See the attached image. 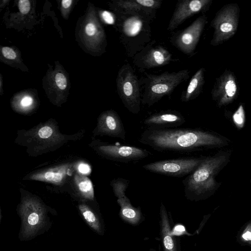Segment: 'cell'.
<instances>
[{"label": "cell", "mask_w": 251, "mask_h": 251, "mask_svg": "<svg viewBox=\"0 0 251 251\" xmlns=\"http://www.w3.org/2000/svg\"><path fill=\"white\" fill-rule=\"evenodd\" d=\"M138 140L162 152L188 153L225 143L223 139L209 132L188 128L146 129Z\"/></svg>", "instance_id": "6da1fadb"}, {"label": "cell", "mask_w": 251, "mask_h": 251, "mask_svg": "<svg viewBox=\"0 0 251 251\" xmlns=\"http://www.w3.org/2000/svg\"><path fill=\"white\" fill-rule=\"evenodd\" d=\"M120 41L126 54L133 58L151 40V20L141 15L115 11Z\"/></svg>", "instance_id": "7a4b0ae2"}, {"label": "cell", "mask_w": 251, "mask_h": 251, "mask_svg": "<svg viewBox=\"0 0 251 251\" xmlns=\"http://www.w3.org/2000/svg\"><path fill=\"white\" fill-rule=\"evenodd\" d=\"M226 159L227 156L224 154L204 158L199 167L182 181L186 197L198 199L214 189L216 175Z\"/></svg>", "instance_id": "3957f363"}, {"label": "cell", "mask_w": 251, "mask_h": 251, "mask_svg": "<svg viewBox=\"0 0 251 251\" xmlns=\"http://www.w3.org/2000/svg\"><path fill=\"white\" fill-rule=\"evenodd\" d=\"M189 73L188 69L159 75L144 72V76L139 79L142 104L150 107L164 97H170L180 83L189 77Z\"/></svg>", "instance_id": "277c9868"}, {"label": "cell", "mask_w": 251, "mask_h": 251, "mask_svg": "<svg viewBox=\"0 0 251 251\" xmlns=\"http://www.w3.org/2000/svg\"><path fill=\"white\" fill-rule=\"evenodd\" d=\"M117 91L126 109L133 114L141 110V91L139 79L133 67L129 64L123 65L117 77Z\"/></svg>", "instance_id": "5b68a950"}, {"label": "cell", "mask_w": 251, "mask_h": 251, "mask_svg": "<svg viewBox=\"0 0 251 251\" xmlns=\"http://www.w3.org/2000/svg\"><path fill=\"white\" fill-rule=\"evenodd\" d=\"M240 8L236 3L223 6L211 22L214 34L210 44L217 46L232 37L236 32L239 23Z\"/></svg>", "instance_id": "8992f818"}, {"label": "cell", "mask_w": 251, "mask_h": 251, "mask_svg": "<svg viewBox=\"0 0 251 251\" xmlns=\"http://www.w3.org/2000/svg\"><path fill=\"white\" fill-rule=\"evenodd\" d=\"M204 158L185 157L156 161L146 164L143 168L150 172L168 176L182 177L195 171Z\"/></svg>", "instance_id": "52a82bcc"}, {"label": "cell", "mask_w": 251, "mask_h": 251, "mask_svg": "<svg viewBox=\"0 0 251 251\" xmlns=\"http://www.w3.org/2000/svg\"><path fill=\"white\" fill-rule=\"evenodd\" d=\"M207 20L205 15L199 17L185 28L173 34L170 38V43L185 55H193Z\"/></svg>", "instance_id": "ba28073f"}, {"label": "cell", "mask_w": 251, "mask_h": 251, "mask_svg": "<svg viewBox=\"0 0 251 251\" xmlns=\"http://www.w3.org/2000/svg\"><path fill=\"white\" fill-rule=\"evenodd\" d=\"M132 58L134 65L141 70L163 67L175 61L169 50L154 40Z\"/></svg>", "instance_id": "9c48e42d"}, {"label": "cell", "mask_w": 251, "mask_h": 251, "mask_svg": "<svg viewBox=\"0 0 251 251\" xmlns=\"http://www.w3.org/2000/svg\"><path fill=\"white\" fill-rule=\"evenodd\" d=\"M98 149L108 159L123 163L143 160L151 154L145 149L128 145L103 144L99 146Z\"/></svg>", "instance_id": "30bf717a"}, {"label": "cell", "mask_w": 251, "mask_h": 251, "mask_svg": "<svg viewBox=\"0 0 251 251\" xmlns=\"http://www.w3.org/2000/svg\"><path fill=\"white\" fill-rule=\"evenodd\" d=\"M212 0H179L171 18L167 30L173 31L187 19L200 13L207 11Z\"/></svg>", "instance_id": "8fae6325"}, {"label": "cell", "mask_w": 251, "mask_h": 251, "mask_svg": "<svg viewBox=\"0 0 251 251\" xmlns=\"http://www.w3.org/2000/svg\"><path fill=\"white\" fill-rule=\"evenodd\" d=\"M238 93L236 79L230 71L225 72L216 79L211 91L212 99L219 106L228 104L233 101Z\"/></svg>", "instance_id": "7c38bea8"}, {"label": "cell", "mask_w": 251, "mask_h": 251, "mask_svg": "<svg viewBox=\"0 0 251 251\" xmlns=\"http://www.w3.org/2000/svg\"><path fill=\"white\" fill-rule=\"evenodd\" d=\"M162 0H118L113 3L115 11L141 15L152 22Z\"/></svg>", "instance_id": "4fadbf2b"}, {"label": "cell", "mask_w": 251, "mask_h": 251, "mask_svg": "<svg viewBox=\"0 0 251 251\" xmlns=\"http://www.w3.org/2000/svg\"><path fill=\"white\" fill-rule=\"evenodd\" d=\"M21 213L24 232L27 236L36 231L43 223L44 208L35 199L27 198L25 199L21 205Z\"/></svg>", "instance_id": "5bb4252c"}, {"label": "cell", "mask_w": 251, "mask_h": 251, "mask_svg": "<svg viewBox=\"0 0 251 251\" xmlns=\"http://www.w3.org/2000/svg\"><path fill=\"white\" fill-rule=\"evenodd\" d=\"M186 122L184 116L173 110L161 111L145 118L143 124L146 129H161L176 128Z\"/></svg>", "instance_id": "9a60e30c"}, {"label": "cell", "mask_w": 251, "mask_h": 251, "mask_svg": "<svg viewBox=\"0 0 251 251\" xmlns=\"http://www.w3.org/2000/svg\"><path fill=\"white\" fill-rule=\"evenodd\" d=\"M97 132L123 140L126 139L124 124L119 115L113 110L106 111L100 116L98 123Z\"/></svg>", "instance_id": "2e32d148"}, {"label": "cell", "mask_w": 251, "mask_h": 251, "mask_svg": "<svg viewBox=\"0 0 251 251\" xmlns=\"http://www.w3.org/2000/svg\"><path fill=\"white\" fill-rule=\"evenodd\" d=\"M130 183V180L119 177L111 181L110 184L117 201L121 206L122 215L129 220H137L139 217V210L132 206L129 200L126 195V191Z\"/></svg>", "instance_id": "e0dca14e"}, {"label": "cell", "mask_w": 251, "mask_h": 251, "mask_svg": "<svg viewBox=\"0 0 251 251\" xmlns=\"http://www.w3.org/2000/svg\"><path fill=\"white\" fill-rule=\"evenodd\" d=\"M70 165L65 164L31 175L29 178L60 185L70 174Z\"/></svg>", "instance_id": "ac0fdd59"}, {"label": "cell", "mask_w": 251, "mask_h": 251, "mask_svg": "<svg viewBox=\"0 0 251 251\" xmlns=\"http://www.w3.org/2000/svg\"><path fill=\"white\" fill-rule=\"evenodd\" d=\"M204 72L205 69L201 68L192 76L186 90L181 93L182 102H188L200 95L205 82Z\"/></svg>", "instance_id": "d6986e66"}, {"label": "cell", "mask_w": 251, "mask_h": 251, "mask_svg": "<svg viewBox=\"0 0 251 251\" xmlns=\"http://www.w3.org/2000/svg\"><path fill=\"white\" fill-rule=\"evenodd\" d=\"M161 217V232L165 251H176L175 242L171 235L170 226L166 208L161 203L160 206Z\"/></svg>", "instance_id": "ffe728a7"}, {"label": "cell", "mask_w": 251, "mask_h": 251, "mask_svg": "<svg viewBox=\"0 0 251 251\" xmlns=\"http://www.w3.org/2000/svg\"><path fill=\"white\" fill-rule=\"evenodd\" d=\"M75 184L79 193L85 199L93 200L94 188L91 181L84 175L76 174L74 177Z\"/></svg>", "instance_id": "44dd1931"}, {"label": "cell", "mask_w": 251, "mask_h": 251, "mask_svg": "<svg viewBox=\"0 0 251 251\" xmlns=\"http://www.w3.org/2000/svg\"><path fill=\"white\" fill-rule=\"evenodd\" d=\"M79 209L87 224L94 230L100 232V226L99 221L89 207L86 205L82 204L79 205Z\"/></svg>", "instance_id": "7402d4cb"}, {"label": "cell", "mask_w": 251, "mask_h": 251, "mask_svg": "<svg viewBox=\"0 0 251 251\" xmlns=\"http://www.w3.org/2000/svg\"><path fill=\"white\" fill-rule=\"evenodd\" d=\"M233 121L239 128H242L244 125L245 115L244 107L240 105L232 116Z\"/></svg>", "instance_id": "603a6c76"}, {"label": "cell", "mask_w": 251, "mask_h": 251, "mask_svg": "<svg viewBox=\"0 0 251 251\" xmlns=\"http://www.w3.org/2000/svg\"><path fill=\"white\" fill-rule=\"evenodd\" d=\"M54 133L53 128L47 125L41 127L37 132L38 137L42 139H50Z\"/></svg>", "instance_id": "cb8c5ba5"}, {"label": "cell", "mask_w": 251, "mask_h": 251, "mask_svg": "<svg viewBox=\"0 0 251 251\" xmlns=\"http://www.w3.org/2000/svg\"><path fill=\"white\" fill-rule=\"evenodd\" d=\"M55 78L56 84L59 89L64 90L66 88L67 85V79L63 74L57 73Z\"/></svg>", "instance_id": "d4e9b609"}, {"label": "cell", "mask_w": 251, "mask_h": 251, "mask_svg": "<svg viewBox=\"0 0 251 251\" xmlns=\"http://www.w3.org/2000/svg\"><path fill=\"white\" fill-rule=\"evenodd\" d=\"M102 17L104 22L107 24L113 25L116 24V15H113L111 13L107 11H104L102 12Z\"/></svg>", "instance_id": "484cf974"}, {"label": "cell", "mask_w": 251, "mask_h": 251, "mask_svg": "<svg viewBox=\"0 0 251 251\" xmlns=\"http://www.w3.org/2000/svg\"><path fill=\"white\" fill-rule=\"evenodd\" d=\"M18 6L20 12L24 14H27L30 9V3L28 0H20Z\"/></svg>", "instance_id": "4316f807"}, {"label": "cell", "mask_w": 251, "mask_h": 251, "mask_svg": "<svg viewBox=\"0 0 251 251\" xmlns=\"http://www.w3.org/2000/svg\"><path fill=\"white\" fill-rule=\"evenodd\" d=\"M3 55L9 59H14L16 57V53L14 50L7 47H3L1 49Z\"/></svg>", "instance_id": "83f0119b"}, {"label": "cell", "mask_w": 251, "mask_h": 251, "mask_svg": "<svg viewBox=\"0 0 251 251\" xmlns=\"http://www.w3.org/2000/svg\"><path fill=\"white\" fill-rule=\"evenodd\" d=\"M77 170L79 173L82 175L89 174L91 172L90 166L85 163H80L78 164Z\"/></svg>", "instance_id": "f1b7e54d"}, {"label": "cell", "mask_w": 251, "mask_h": 251, "mask_svg": "<svg viewBox=\"0 0 251 251\" xmlns=\"http://www.w3.org/2000/svg\"><path fill=\"white\" fill-rule=\"evenodd\" d=\"M85 32L88 36L94 35L97 32L95 25L92 23H88L85 27Z\"/></svg>", "instance_id": "f546056e"}, {"label": "cell", "mask_w": 251, "mask_h": 251, "mask_svg": "<svg viewBox=\"0 0 251 251\" xmlns=\"http://www.w3.org/2000/svg\"><path fill=\"white\" fill-rule=\"evenodd\" d=\"M33 99L30 96L24 97L21 101V104L24 107H27L32 104Z\"/></svg>", "instance_id": "4dcf8cb0"}, {"label": "cell", "mask_w": 251, "mask_h": 251, "mask_svg": "<svg viewBox=\"0 0 251 251\" xmlns=\"http://www.w3.org/2000/svg\"><path fill=\"white\" fill-rule=\"evenodd\" d=\"M242 237L246 241H251V228H247L242 234Z\"/></svg>", "instance_id": "1f68e13d"}, {"label": "cell", "mask_w": 251, "mask_h": 251, "mask_svg": "<svg viewBox=\"0 0 251 251\" xmlns=\"http://www.w3.org/2000/svg\"><path fill=\"white\" fill-rule=\"evenodd\" d=\"M185 231V228L183 226H176L174 228V231L173 232V234H180L182 233L183 232Z\"/></svg>", "instance_id": "d6a6232c"}, {"label": "cell", "mask_w": 251, "mask_h": 251, "mask_svg": "<svg viewBox=\"0 0 251 251\" xmlns=\"http://www.w3.org/2000/svg\"><path fill=\"white\" fill-rule=\"evenodd\" d=\"M72 2V0H63L61 2L62 5L64 8H68L70 7Z\"/></svg>", "instance_id": "836d02e7"}]
</instances>
